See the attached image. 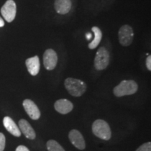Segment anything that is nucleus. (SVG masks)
Wrapping results in <instances>:
<instances>
[{"label": "nucleus", "instance_id": "obj_15", "mask_svg": "<svg viewBox=\"0 0 151 151\" xmlns=\"http://www.w3.org/2000/svg\"><path fill=\"white\" fill-rule=\"evenodd\" d=\"M92 30L94 34V39L92 41V42H90L88 44V48L90 49H94L99 46V44L101 42V39H102V32H101V29H99L98 27H92Z\"/></svg>", "mask_w": 151, "mask_h": 151}, {"label": "nucleus", "instance_id": "obj_3", "mask_svg": "<svg viewBox=\"0 0 151 151\" xmlns=\"http://www.w3.org/2000/svg\"><path fill=\"white\" fill-rule=\"evenodd\" d=\"M92 132L96 137L103 140L108 141L111 137V131L109 124L103 120H97L92 126Z\"/></svg>", "mask_w": 151, "mask_h": 151}, {"label": "nucleus", "instance_id": "obj_17", "mask_svg": "<svg viewBox=\"0 0 151 151\" xmlns=\"http://www.w3.org/2000/svg\"><path fill=\"white\" fill-rule=\"evenodd\" d=\"M136 151H151V143H143Z\"/></svg>", "mask_w": 151, "mask_h": 151}, {"label": "nucleus", "instance_id": "obj_9", "mask_svg": "<svg viewBox=\"0 0 151 151\" xmlns=\"http://www.w3.org/2000/svg\"><path fill=\"white\" fill-rule=\"evenodd\" d=\"M69 139L73 146L79 150H83L86 148V142H85L84 138L78 130H71L69 133Z\"/></svg>", "mask_w": 151, "mask_h": 151}, {"label": "nucleus", "instance_id": "obj_8", "mask_svg": "<svg viewBox=\"0 0 151 151\" xmlns=\"http://www.w3.org/2000/svg\"><path fill=\"white\" fill-rule=\"evenodd\" d=\"M23 107L29 118L32 120H38L41 116V112L37 104L30 99H25L22 103Z\"/></svg>", "mask_w": 151, "mask_h": 151}, {"label": "nucleus", "instance_id": "obj_6", "mask_svg": "<svg viewBox=\"0 0 151 151\" xmlns=\"http://www.w3.org/2000/svg\"><path fill=\"white\" fill-rule=\"evenodd\" d=\"M1 14L6 21L11 22L16 18V4L14 0H7L1 9Z\"/></svg>", "mask_w": 151, "mask_h": 151}, {"label": "nucleus", "instance_id": "obj_10", "mask_svg": "<svg viewBox=\"0 0 151 151\" xmlns=\"http://www.w3.org/2000/svg\"><path fill=\"white\" fill-rule=\"evenodd\" d=\"M55 109L61 114H67L73 110V105L69 100L66 99H59L55 103Z\"/></svg>", "mask_w": 151, "mask_h": 151}, {"label": "nucleus", "instance_id": "obj_4", "mask_svg": "<svg viewBox=\"0 0 151 151\" xmlns=\"http://www.w3.org/2000/svg\"><path fill=\"white\" fill-rule=\"evenodd\" d=\"M110 55L106 48L104 47H101L97 50L94 58V67L98 71L104 70L106 69L109 65Z\"/></svg>", "mask_w": 151, "mask_h": 151}, {"label": "nucleus", "instance_id": "obj_1", "mask_svg": "<svg viewBox=\"0 0 151 151\" xmlns=\"http://www.w3.org/2000/svg\"><path fill=\"white\" fill-rule=\"evenodd\" d=\"M138 90V85L134 81H122L113 89V94L116 97H120L123 96L132 95Z\"/></svg>", "mask_w": 151, "mask_h": 151}, {"label": "nucleus", "instance_id": "obj_21", "mask_svg": "<svg viewBox=\"0 0 151 151\" xmlns=\"http://www.w3.org/2000/svg\"><path fill=\"white\" fill-rule=\"evenodd\" d=\"M4 26V20L2 18H1V17L0 16V27H2Z\"/></svg>", "mask_w": 151, "mask_h": 151}, {"label": "nucleus", "instance_id": "obj_19", "mask_svg": "<svg viewBox=\"0 0 151 151\" xmlns=\"http://www.w3.org/2000/svg\"><path fill=\"white\" fill-rule=\"evenodd\" d=\"M146 67L149 71H151V56L148 55L146 58Z\"/></svg>", "mask_w": 151, "mask_h": 151}, {"label": "nucleus", "instance_id": "obj_2", "mask_svg": "<svg viewBox=\"0 0 151 151\" xmlns=\"http://www.w3.org/2000/svg\"><path fill=\"white\" fill-rule=\"evenodd\" d=\"M66 89L73 97H81L86 91L87 86L83 81L77 78H67L65 81Z\"/></svg>", "mask_w": 151, "mask_h": 151}, {"label": "nucleus", "instance_id": "obj_22", "mask_svg": "<svg viewBox=\"0 0 151 151\" xmlns=\"http://www.w3.org/2000/svg\"><path fill=\"white\" fill-rule=\"evenodd\" d=\"M86 37H87V39H91L92 35H91V34H90V33H88V34H87V35H86Z\"/></svg>", "mask_w": 151, "mask_h": 151}, {"label": "nucleus", "instance_id": "obj_18", "mask_svg": "<svg viewBox=\"0 0 151 151\" xmlns=\"http://www.w3.org/2000/svg\"><path fill=\"white\" fill-rule=\"evenodd\" d=\"M6 139L2 133H0V151H4L5 148Z\"/></svg>", "mask_w": 151, "mask_h": 151}, {"label": "nucleus", "instance_id": "obj_20", "mask_svg": "<svg viewBox=\"0 0 151 151\" xmlns=\"http://www.w3.org/2000/svg\"><path fill=\"white\" fill-rule=\"evenodd\" d=\"M16 151H29L27 147L24 146H19L18 148H16Z\"/></svg>", "mask_w": 151, "mask_h": 151}, {"label": "nucleus", "instance_id": "obj_7", "mask_svg": "<svg viewBox=\"0 0 151 151\" xmlns=\"http://www.w3.org/2000/svg\"><path fill=\"white\" fill-rule=\"evenodd\" d=\"M43 65L47 70H53L58 64V55L52 49H47L43 53Z\"/></svg>", "mask_w": 151, "mask_h": 151}, {"label": "nucleus", "instance_id": "obj_5", "mask_svg": "<svg viewBox=\"0 0 151 151\" xmlns=\"http://www.w3.org/2000/svg\"><path fill=\"white\" fill-rule=\"evenodd\" d=\"M119 42L122 46H129L134 39L133 29L129 24H124L120 28L118 32Z\"/></svg>", "mask_w": 151, "mask_h": 151}, {"label": "nucleus", "instance_id": "obj_16", "mask_svg": "<svg viewBox=\"0 0 151 151\" xmlns=\"http://www.w3.org/2000/svg\"><path fill=\"white\" fill-rule=\"evenodd\" d=\"M48 151H65L62 147L55 140H49L46 143Z\"/></svg>", "mask_w": 151, "mask_h": 151}, {"label": "nucleus", "instance_id": "obj_14", "mask_svg": "<svg viewBox=\"0 0 151 151\" xmlns=\"http://www.w3.org/2000/svg\"><path fill=\"white\" fill-rule=\"evenodd\" d=\"M3 124L4 127L6 129V130L9 133H11V134L15 136V137H20L21 132H20V129L18 128V125L15 123V122L10 117H5L3 120Z\"/></svg>", "mask_w": 151, "mask_h": 151}, {"label": "nucleus", "instance_id": "obj_13", "mask_svg": "<svg viewBox=\"0 0 151 151\" xmlns=\"http://www.w3.org/2000/svg\"><path fill=\"white\" fill-rule=\"evenodd\" d=\"M19 129L20 132L29 139H35L36 137V133L35 130L30 124L26 120L22 119L19 121Z\"/></svg>", "mask_w": 151, "mask_h": 151}, {"label": "nucleus", "instance_id": "obj_11", "mask_svg": "<svg viewBox=\"0 0 151 151\" xmlns=\"http://www.w3.org/2000/svg\"><path fill=\"white\" fill-rule=\"evenodd\" d=\"M25 65L27 70L32 76H37L40 70V60L38 56H34L32 58L26 60Z\"/></svg>", "mask_w": 151, "mask_h": 151}, {"label": "nucleus", "instance_id": "obj_12", "mask_svg": "<svg viewBox=\"0 0 151 151\" xmlns=\"http://www.w3.org/2000/svg\"><path fill=\"white\" fill-rule=\"evenodd\" d=\"M54 8L59 14L65 15L69 12L71 9V0H55Z\"/></svg>", "mask_w": 151, "mask_h": 151}]
</instances>
